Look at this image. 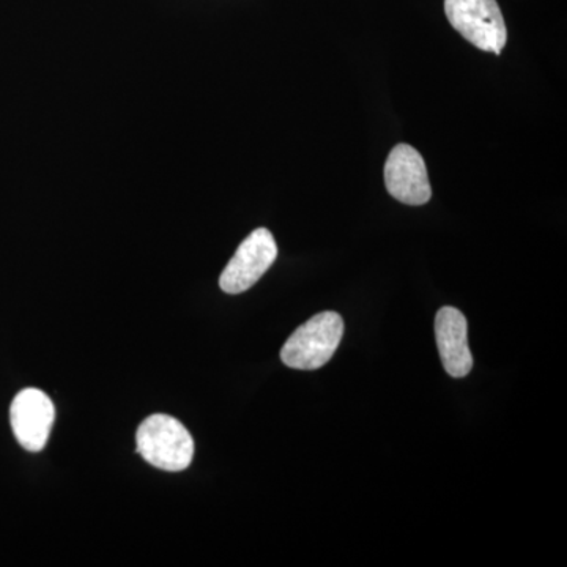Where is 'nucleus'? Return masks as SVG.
I'll use <instances>...</instances> for the list:
<instances>
[{
  "instance_id": "nucleus-4",
  "label": "nucleus",
  "mask_w": 567,
  "mask_h": 567,
  "mask_svg": "<svg viewBox=\"0 0 567 567\" xmlns=\"http://www.w3.org/2000/svg\"><path fill=\"white\" fill-rule=\"evenodd\" d=\"M278 257L274 234L256 229L238 246L230 262L224 268L219 287L226 293H244L259 281Z\"/></svg>"
},
{
  "instance_id": "nucleus-1",
  "label": "nucleus",
  "mask_w": 567,
  "mask_h": 567,
  "mask_svg": "<svg viewBox=\"0 0 567 567\" xmlns=\"http://www.w3.org/2000/svg\"><path fill=\"white\" fill-rule=\"evenodd\" d=\"M344 336L338 312H320L301 324L281 350L282 363L298 371H316L331 360Z\"/></svg>"
},
{
  "instance_id": "nucleus-2",
  "label": "nucleus",
  "mask_w": 567,
  "mask_h": 567,
  "mask_svg": "<svg viewBox=\"0 0 567 567\" xmlns=\"http://www.w3.org/2000/svg\"><path fill=\"white\" fill-rule=\"evenodd\" d=\"M136 443V453L148 464L164 472H183L192 465L193 436L188 429L173 416L147 417L137 429Z\"/></svg>"
},
{
  "instance_id": "nucleus-5",
  "label": "nucleus",
  "mask_w": 567,
  "mask_h": 567,
  "mask_svg": "<svg viewBox=\"0 0 567 567\" xmlns=\"http://www.w3.org/2000/svg\"><path fill=\"white\" fill-rule=\"evenodd\" d=\"M385 185L395 200L405 205L427 204L432 197L427 167L421 153L409 144L395 145L385 163Z\"/></svg>"
},
{
  "instance_id": "nucleus-3",
  "label": "nucleus",
  "mask_w": 567,
  "mask_h": 567,
  "mask_svg": "<svg viewBox=\"0 0 567 567\" xmlns=\"http://www.w3.org/2000/svg\"><path fill=\"white\" fill-rule=\"evenodd\" d=\"M447 21L477 50L502 54L507 29L496 0H445Z\"/></svg>"
},
{
  "instance_id": "nucleus-7",
  "label": "nucleus",
  "mask_w": 567,
  "mask_h": 567,
  "mask_svg": "<svg viewBox=\"0 0 567 567\" xmlns=\"http://www.w3.org/2000/svg\"><path fill=\"white\" fill-rule=\"evenodd\" d=\"M436 346L443 368L454 379L468 375L473 368V354L468 346V323L456 308L445 306L435 317Z\"/></svg>"
},
{
  "instance_id": "nucleus-6",
  "label": "nucleus",
  "mask_w": 567,
  "mask_h": 567,
  "mask_svg": "<svg viewBox=\"0 0 567 567\" xmlns=\"http://www.w3.org/2000/svg\"><path fill=\"white\" fill-rule=\"evenodd\" d=\"M54 420V404L43 391L28 388L13 399L10 409L11 429L24 450L31 453L43 450L50 439Z\"/></svg>"
}]
</instances>
